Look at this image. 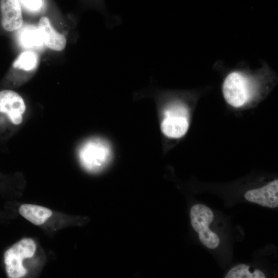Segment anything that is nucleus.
Instances as JSON below:
<instances>
[{
  "mask_svg": "<svg viewBox=\"0 0 278 278\" xmlns=\"http://www.w3.org/2000/svg\"><path fill=\"white\" fill-rule=\"evenodd\" d=\"M37 248L35 240L27 237L21 239L5 251L4 262L8 277L21 278L26 275L24 262L34 256Z\"/></svg>",
  "mask_w": 278,
  "mask_h": 278,
  "instance_id": "1",
  "label": "nucleus"
},
{
  "mask_svg": "<svg viewBox=\"0 0 278 278\" xmlns=\"http://www.w3.org/2000/svg\"><path fill=\"white\" fill-rule=\"evenodd\" d=\"M251 81L242 72L230 73L222 84V93L226 102L233 107L239 108L247 103L252 95Z\"/></svg>",
  "mask_w": 278,
  "mask_h": 278,
  "instance_id": "2",
  "label": "nucleus"
},
{
  "mask_svg": "<svg viewBox=\"0 0 278 278\" xmlns=\"http://www.w3.org/2000/svg\"><path fill=\"white\" fill-rule=\"evenodd\" d=\"M111 150L104 140L95 138L84 143L79 151L82 166L88 171L96 172L103 168L110 159Z\"/></svg>",
  "mask_w": 278,
  "mask_h": 278,
  "instance_id": "3",
  "label": "nucleus"
},
{
  "mask_svg": "<svg viewBox=\"0 0 278 278\" xmlns=\"http://www.w3.org/2000/svg\"><path fill=\"white\" fill-rule=\"evenodd\" d=\"M161 128L167 136L179 138L187 131L189 127L188 112L181 101L176 100L170 103L164 111Z\"/></svg>",
  "mask_w": 278,
  "mask_h": 278,
  "instance_id": "4",
  "label": "nucleus"
},
{
  "mask_svg": "<svg viewBox=\"0 0 278 278\" xmlns=\"http://www.w3.org/2000/svg\"><path fill=\"white\" fill-rule=\"evenodd\" d=\"M190 217L192 225L198 233L201 242L209 249L216 248L219 245V238L209 229L214 219L212 210L204 204H196L190 209Z\"/></svg>",
  "mask_w": 278,
  "mask_h": 278,
  "instance_id": "5",
  "label": "nucleus"
},
{
  "mask_svg": "<svg viewBox=\"0 0 278 278\" xmlns=\"http://www.w3.org/2000/svg\"><path fill=\"white\" fill-rule=\"evenodd\" d=\"M25 110L24 99L18 93L10 90L0 91V113L5 114L13 124L22 123Z\"/></svg>",
  "mask_w": 278,
  "mask_h": 278,
  "instance_id": "6",
  "label": "nucleus"
},
{
  "mask_svg": "<svg viewBox=\"0 0 278 278\" xmlns=\"http://www.w3.org/2000/svg\"><path fill=\"white\" fill-rule=\"evenodd\" d=\"M2 25L7 31L20 28L23 24L22 8L19 0H1Z\"/></svg>",
  "mask_w": 278,
  "mask_h": 278,
  "instance_id": "7",
  "label": "nucleus"
},
{
  "mask_svg": "<svg viewBox=\"0 0 278 278\" xmlns=\"http://www.w3.org/2000/svg\"><path fill=\"white\" fill-rule=\"evenodd\" d=\"M245 198L262 206L274 208L278 206V180L270 182L260 188L247 191Z\"/></svg>",
  "mask_w": 278,
  "mask_h": 278,
  "instance_id": "8",
  "label": "nucleus"
},
{
  "mask_svg": "<svg viewBox=\"0 0 278 278\" xmlns=\"http://www.w3.org/2000/svg\"><path fill=\"white\" fill-rule=\"evenodd\" d=\"M19 214L33 225L45 228L56 217V212L46 207L24 203L19 208Z\"/></svg>",
  "mask_w": 278,
  "mask_h": 278,
  "instance_id": "9",
  "label": "nucleus"
},
{
  "mask_svg": "<svg viewBox=\"0 0 278 278\" xmlns=\"http://www.w3.org/2000/svg\"><path fill=\"white\" fill-rule=\"evenodd\" d=\"M43 43L49 49L55 51L63 50L66 44L65 37L57 31L46 16L40 18L38 24Z\"/></svg>",
  "mask_w": 278,
  "mask_h": 278,
  "instance_id": "10",
  "label": "nucleus"
},
{
  "mask_svg": "<svg viewBox=\"0 0 278 278\" xmlns=\"http://www.w3.org/2000/svg\"><path fill=\"white\" fill-rule=\"evenodd\" d=\"M20 40L26 48L38 47L43 43L39 28L32 26H26L22 30Z\"/></svg>",
  "mask_w": 278,
  "mask_h": 278,
  "instance_id": "11",
  "label": "nucleus"
},
{
  "mask_svg": "<svg viewBox=\"0 0 278 278\" xmlns=\"http://www.w3.org/2000/svg\"><path fill=\"white\" fill-rule=\"evenodd\" d=\"M225 278H265L264 273L259 269L250 270V267L245 264H239L232 268Z\"/></svg>",
  "mask_w": 278,
  "mask_h": 278,
  "instance_id": "12",
  "label": "nucleus"
},
{
  "mask_svg": "<svg viewBox=\"0 0 278 278\" xmlns=\"http://www.w3.org/2000/svg\"><path fill=\"white\" fill-rule=\"evenodd\" d=\"M38 63L37 54L30 51L21 53L13 64L15 68L29 71L33 70Z\"/></svg>",
  "mask_w": 278,
  "mask_h": 278,
  "instance_id": "13",
  "label": "nucleus"
},
{
  "mask_svg": "<svg viewBox=\"0 0 278 278\" xmlns=\"http://www.w3.org/2000/svg\"><path fill=\"white\" fill-rule=\"evenodd\" d=\"M26 7L32 10H38L42 5V0H20Z\"/></svg>",
  "mask_w": 278,
  "mask_h": 278,
  "instance_id": "14",
  "label": "nucleus"
},
{
  "mask_svg": "<svg viewBox=\"0 0 278 278\" xmlns=\"http://www.w3.org/2000/svg\"><path fill=\"white\" fill-rule=\"evenodd\" d=\"M92 1H94V3H95L97 5H98V7H99L100 8H103L105 6L104 4L103 0H92Z\"/></svg>",
  "mask_w": 278,
  "mask_h": 278,
  "instance_id": "15",
  "label": "nucleus"
}]
</instances>
